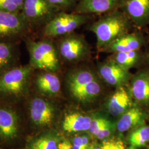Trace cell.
Listing matches in <instances>:
<instances>
[{
    "instance_id": "1",
    "label": "cell",
    "mask_w": 149,
    "mask_h": 149,
    "mask_svg": "<svg viewBox=\"0 0 149 149\" xmlns=\"http://www.w3.org/2000/svg\"><path fill=\"white\" fill-rule=\"evenodd\" d=\"M102 81L95 66L86 63L72 66L65 76L70 95L82 103H91L99 97L102 92Z\"/></svg>"
},
{
    "instance_id": "2",
    "label": "cell",
    "mask_w": 149,
    "mask_h": 149,
    "mask_svg": "<svg viewBox=\"0 0 149 149\" xmlns=\"http://www.w3.org/2000/svg\"><path fill=\"white\" fill-rule=\"evenodd\" d=\"M35 70L29 64L19 65L0 76V102L16 105L24 101L31 92Z\"/></svg>"
},
{
    "instance_id": "3",
    "label": "cell",
    "mask_w": 149,
    "mask_h": 149,
    "mask_svg": "<svg viewBox=\"0 0 149 149\" xmlns=\"http://www.w3.org/2000/svg\"><path fill=\"white\" fill-rule=\"evenodd\" d=\"M134 28L130 20L120 9L101 15L88 26V29L96 37L97 52L103 50L123 34Z\"/></svg>"
},
{
    "instance_id": "4",
    "label": "cell",
    "mask_w": 149,
    "mask_h": 149,
    "mask_svg": "<svg viewBox=\"0 0 149 149\" xmlns=\"http://www.w3.org/2000/svg\"><path fill=\"white\" fill-rule=\"evenodd\" d=\"M23 40L29 54V64L34 69L61 72L63 64L54 39L42 38L36 40L27 36Z\"/></svg>"
},
{
    "instance_id": "5",
    "label": "cell",
    "mask_w": 149,
    "mask_h": 149,
    "mask_svg": "<svg viewBox=\"0 0 149 149\" xmlns=\"http://www.w3.org/2000/svg\"><path fill=\"white\" fill-rule=\"evenodd\" d=\"M53 99L31 91L24 101L28 124L31 130L34 131L32 134L39 130L50 128L53 124L57 108Z\"/></svg>"
},
{
    "instance_id": "6",
    "label": "cell",
    "mask_w": 149,
    "mask_h": 149,
    "mask_svg": "<svg viewBox=\"0 0 149 149\" xmlns=\"http://www.w3.org/2000/svg\"><path fill=\"white\" fill-rule=\"evenodd\" d=\"M54 40L63 64L74 66L91 58V46L82 34L72 32Z\"/></svg>"
},
{
    "instance_id": "7",
    "label": "cell",
    "mask_w": 149,
    "mask_h": 149,
    "mask_svg": "<svg viewBox=\"0 0 149 149\" xmlns=\"http://www.w3.org/2000/svg\"><path fill=\"white\" fill-rule=\"evenodd\" d=\"M92 16L74 12L60 11L42 28V38L56 39L75 32L76 29L88 23Z\"/></svg>"
},
{
    "instance_id": "8",
    "label": "cell",
    "mask_w": 149,
    "mask_h": 149,
    "mask_svg": "<svg viewBox=\"0 0 149 149\" xmlns=\"http://www.w3.org/2000/svg\"><path fill=\"white\" fill-rule=\"evenodd\" d=\"M15 105L0 102V146L10 147L21 139V117Z\"/></svg>"
},
{
    "instance_id": "9",
    "label": "cell",
    "mask_w": 149,
    "mask_h": 149,
    "mask_svg": "<svg viewBox=\"0 0 149 149\" xmlns=\"http://www.w3.org/2000/svg\"><path fill=\"white\" fill-rule=\"evenodd\" d=\"M32 31L21 12L0 10V42L18 43Z\"/></svg>"
},
{
    "instance_id": "10",
    "label": "cell",
    "mask_w": 149,
    "mask_h": 149,
    "mask_svg": "<svg viewBox=\"0 0 149 149\" xmlns=\"http://www.w3.org/2000/svg\"><path fill=\"white\" fill-rule=\"evenodd\" d=\"M59 12L49 0H23L21 13L32 31L42 29Z\"/></svg>"
},
{
    "instance_id": "11",
    "label": "cell",
    "mask_w": 149,
    "mask_h": 149,
    "mask_svg": "<svg viewBox=\"0 0 149 149\" xmlns=\"http://www.w3.org/2000/svg\"><path fill=\"white\" fill-rule=\"evenodd\" d=\"M59 73L34 70L32 76L31 91L50 98L60 96L61 92V81Z\"/></svg>"
},
{
    "instance_id": "12",
    "label": "cell",
    "mask_w": 149,
    "mask_h": 149,
    "mask_svg": "<svg viewBox=\"0 0 149 149\" xmlns=\"http://www.w3.org/2000/svg\"><path fill=\"white\" fill-rule=\"evenodd\" d=\"M95 68L103 81L116 88L129 85L133 75L130 71L124 69L108 58L97 62Z\"/></svg>"
},
{
    "instance_id": "13",
    "label": "cell",
    "mask_w": 149,
    "mask_h": 149,
    "mask_svg": "<svg viewBox=\"0 0 149 149\" xmlns=\"http://www.w3.org/2000/svg\"><path fill=\"white\" fill-rule=\"evenodd\" d=\"M129 87L135 103L149 107V66H143L133 74Z\"/></svg>"
},
{
    "instance_id": "14",
    "label": "cell",
    "mask_w": 149,
    "mask_h": 149,
    "mask_svg": "<svg viewBox=\"0 0 149 149\" xmlns=\"http://www.w3.org/2000/svg\"><path fill=\"white\" fill-rule=\"evenodd\" d=\"M148 42V38L145 37L143 32L136 29L121 36L105 48L102 53L113 54L140 50Z\"/></svg>"
},
{
    "instance_id": "15",
    "label": "cell",
    "mask_w": 149,
    "mask_h": 149,
    "mask_svg": "<svg viewBox=\"0 0 149 149\" xmlns=\"http://www.w3.org/2000/svg\"><path fill=\"white\" fill-rule=\"evenodd\" d=\"M120 10L128 17L136 29L149 24V0H122Z\"/></svg>"
},
{
    "instance_id": "16",
    "label": "cell",
    "mask_w": 149,
    "mask_h": 149,
    "mask_svg": "<svg viewBox=\"0 0 149 149\" xmlns=\"http://www.w3.org/2000/svg\"><path fill=\"white\" fill-rule=\"evenodd\" d=\"M122 0H79L73 11L89 15H102L120 9Z\"/></svg>"
},
{
    "instance_id": "17",
    "label": "cell",
    "mask_w": 149,
    "mask_h": 149,
    "mask_svg": "<svg viewBox=\"0 0 149 149\" xmlns=\"http://www.w3.org/2000/svg\"><path fill=\"white\" fill-rule=\"evenodd\" d=\"M134 104L129 85L116 88L107 101V109L113 116L122 115Z\"/></svg>"
},
{
    "instance_id": "18",
    "label": "cell",
    "mask_w": 149,
    "mask_h": 149,
    "mask_svg": "<svg viewBox=\"0 0 149 149\" xmlns=\"http://www.w3.org/2000/svg\"><path fill=\"white\" fill-rule=\"evenodd\" d=\"M61 139L56 131L49 130L30 135L27 138L24 147L26 149H58Z\"/></svg>"
},
{
    "instance_id": "19",
    "label": "cell",
    "mask_w": 149,
    "mask_h": 149,
    "mask_svg": "<svg viewBox=\"0 0 149 149\" xmlns=\"http://www.w3.org/2000/svg\"><path fill=\"white\" fill-rule=\"evenodd\" d=\"M107 58L129 71L132 69H139L145 64V54L142 49L110 54Z\"/></svg>"
},
{
    "instance_id": "20",
    "label": "cell",
    "mask_w": 149,
    "mask_h": 149,
    "mask_svg": "<svg viewBox=\"0 0 149 149\" xmlns=\"http://www.w3.org/2000/svg\"><path fill=\"white\" fill-rule=\"evenodd\" d=\"M146 114L143 107L134 102L133 106L124 112L117 123L120 132H125L144 124Z\"/></svg>"
},
{
    "instance_id": "21",
    "label": "cell",
    "mask_w": 149,
    "mask_h": 149,
    "mask_svg": "<svg viewBox=\"0 0 149 149\" xmlns=\"http://www.w3.org/2000/svg\"><path fill=\"white\" fill-rule=\"evenodd\" d=\"M18 43L0 42V76L19 64Z\"/></svg>"
},
{
    "instance_id": "22",
    "label": "cell",
    "mask_w": 149,
    "mask_h": 149,
    "mask_svg": "<svg viewBox=\"0 0 149 149\" xmlns=\"http://www.w3.org/2000/svg\"><path fill=\"white\" fill-rule=\"evenodd\" d=\"M92 119L90 117L77 113L66 114L61 123L62 129L68 133L88 130Z\"/></svg>"
},
{
    "instance_id": "23",
    "label": "cell",
    "mask_w": 149,
    "mask_h": 149,
    "mask_svg": "<svg viewBox=\"0 0 149 149\" xmlns=\"http://www.w3.org/2000/svg\"><path fill=\"white\" fill-rule=\"evenodd\" d=\"M130 146L136 149L149 143V125L143 124L134 128L129 136Z\"/></svg>"
},
{
    "instance_id": "24",
    "label": "cell",
    "mask_w": 149,
    "mask_h": 149,
    "mask_svg": "<svg viewBox=\"0 0 149 149\" xmlns=\"http://www.w3.org/2000/svg\"><path fill=\"white\" fill-rule=\"evenodd\" d=\"M23 0H0V10L13 13L21 12Z\"/></svg>"
},
{
    "instance_id": "25",
    "label": "cell",
    "mask_w": 149,
    "mask_h": 149,
    "mask_svg": "<svg viewBox=\"0 0 149 149\" xmlns=\"http://www.w3.org/2000/svg\"><path fill=\"white\" fill-rule=\"evenodd\" d=\"M60 11L71 12L74 11L79 0H49Z\"/></svg>"
},
{
    "instance_id": "26",
    "label": "cell",
    "mask_w": 149,
    "mask_h": 149,
    "mask_svg": "<svg viewBox=\"0 0 149 149\" xmlns=\"http://www.w3.org/2000/svg\"><path fill=\"white\" fill-rule=\"evenodd\" d=\"M109 124H110V122L103 118H97L92 120L88 130L89 132L91 135L95 136L102 128Z\"/></svg>"
},
{
    "instance_id": "27",
    "label": "cell",
    "mask_w": 149,
    "mask_h": 149,
    "mask_svg": "<svg viewBox=\"0 0 149 149\" xmlns=\"http://www.w3.org/2000/svg\"><path fill=\"white\" fill-rule=\"evenodd\" d=\"M73 149H88L90 146L88 138L85 136H76L71 142Z\"/></svg>"
},
{
    "instance_id": "28",
    "label": "cell",
    "mask_w": 149,
    "mask_h": 149,
    "mask_svg": "<svg viewBox=\"0 0 149 149\" xmlns=\"http://www.w3.org/2000/svg\"><path fill=\"white\" fill-rule=\"evenodd\" d=\"M102 149H125L122 141L111 140L105 141L101 146Z\"/></svg>"
},
{
    "instance_id": "29",
    "label": "cell",
    "mask_w": 149,
    "mask_h": 149,
    "mask_svg": "<svg viewBox=\"0 0 149 149\" xmlns=\"http://www.w3.org/2000/svg\"><path fill=\"white\" fill-rule=\"evenodd\" d=\"M112 133V126L111 123L104 126L98 132L95 136L100 140H102L108 137Z\"/></svg>"
},
{
    "instance_id": "30",
    "label": "cell",
    "mask_w": 149,
    "mask_h": 149,
    "mask_svg": "<svg viewBox=\"0 0 149 149\" xmlns=\"http://www.w3.org/2000/svg\"><path fill=\"white\" fill-rule=\"evenodd\" d=\"M58 149H73L72 145L69 140L62 138L59 142Z\"/></svg>"
},
{
    "instance_id": "31",
    "label": "cell",
    "mask_w": 149,
    "mask_h": 149,
    "mask_svg": "<svg viewBox=\"0 0 149 149\" xmlns=\"http://www.w3.org/2000/svg\"><path fill=\"white\" fill-rule=\"evenodd\" d=\"M145 64L149 66V46L147 50L145 52Z\"/></svg>"
},
{
    "instance_id": "32",
    "label": "cell",
    "mask_w": 149,
    "mask_h": 149,
    "mask_svg": "<svg viewBox=\"0 0 149 149\" xmlns=\"http://www.w3.org/2000/svg\"><path fill=\"white\" fill-rule=\"evenodd\" d=\"M88 149H102L101 146H100L98 144L93 143L90 145Z\"/></svg>"
},
{
    "instance_id": "33",
    "label": "cell",
    "mask_w": 149,
    "mask_h": 149,
    "mask_svg": "<svg viewBox=\"0 0 149 149\" xmlns=\"http://www.w3.org/2000/svg\"><path fill=\"white\" fill-rule=\"evenodd\" d=\"M146 146H147V149H149V143L146 145Z\"/></svg>"
},
{
    "instance_id": "34",
    "label": "cell",
    "mask_w": 149,
    "mask_h": 149,
    "mask_svg": "<svg viewBox=\"0 0 149 149\" xmlns=\"http://www.w3.org/2000/svg\"><path fill=\"white\" fill-rule=\"evenodd\" d=\"M2 149H6L5 148H2ZM26 149V148L25 147H24V148H21V149Z\"/></svg>"
},
{
    "instance_id": "35",
    "label": "cell",
    "mask_w": 149,
    "mask_h": 149,
    "mask_svg": "<svg viewBox=\"0 0 149 149\" xmlns=\"http://www.w3.org/2000/svg\"><path fill=\"white\" fill-rule=\"evenodd\" d=\"M128 149H134V148H132V147H130V148H128Z\"/></svg>"
},
{
    "instance_id": "36",
    "label": "cell",
    "mask_w": 149,
    "mask_h": 149,
    "mask_svg": "<svg viewBox=\"0 0 149 149\" xmlns=\"http://www.w3.org/2000/svg\"><path fill=\"white\" fill-rule=\"evenodd\" d=\"M2 148H2V147L0 146V149H2Z\"/></svg>"
},
{
    "instance_id": "37",
    "label": "cell",
    "mask_w": 149,
    "mask_h": 149,
    "mask_svg": "<svg viewBox=\"0 0 149 149\" xmlns=\"http://www.w3.org/2000/svg\"><path fill=\"white\" fill-rule=\"evenodd\" d=\"M148 40H149V36H148Z\"/></svg>"
}]
</instances>
